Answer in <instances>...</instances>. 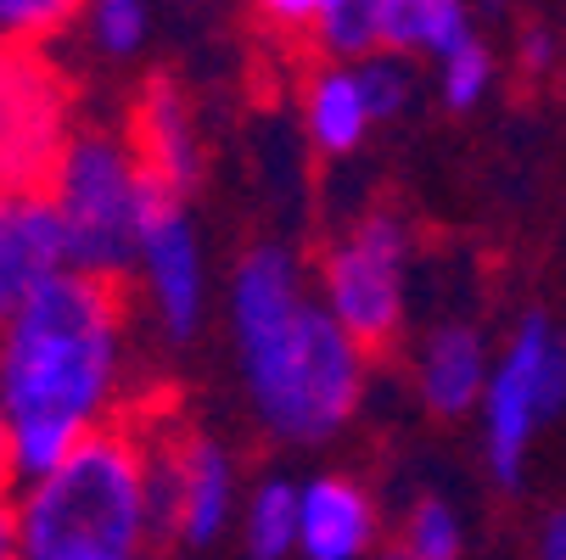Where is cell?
Returning a JSON list of instances; mask_svg holds the SVG:
<instances>
[{"mask_svg":"<svg viewBox=\"0 0 566 560\" xmlns=\"http://www.w3.org/2000/svg\"><path fill=\"white\" fill-rule=\"evenodd\" d=\"M538 426V392L533 376L522 364V353H505V364L489 381V465L500 488H522V465H527V443Z\"/></svg>","mask_w":566,"mask_h":560,"instance_id":"obj_13","label":"cell"},{"mask_svg":"<svg viewBox=\"0 0 566 560\" xmlns=\"http://www.w3.org/2000/svg\"><path fill=\"white\" fill-rule=\"evenodd\" d=\"M175 459H180V521H175V538L191 543V549H208L224 521H230V505H235V476H230V459L213 437H175Z\"/></svg>","mask_w":566,"mask_h":560,"instance_id":"obj_11","label":"cell"},{"mask_svg":"<svg viewBox=\"0 0 566 560\" xmlns=\"http://www.w3.org/2000/svg\"><path fill=\"white\" fill-rule=\"evenodd\" d=\"M326 7H332V0H259V12H264L270 23H281V29H303V23H314Z\"/></svg>","mask_w":566,"mask_h":560,"instance_id":"obj_23","label":"cell"},{"mask_svg":"<svg viewBox=\"0 0 566 560\" xmlns=\"http://www.w3.org/2000/svg\"><path fill=\"white\" fill-rule=\"evenodd\" d=\"M18 516V554L29 560H129L151 549L146 432L102 421L56 465L29 476Z\"/></svg>","mask_w":566,"mask_h":560,"instance_id":"obj_3","label":"cell"},{"mask_svg":"<svg viewBox=\"0 0 566 560\" xmlns=\"http://www.w3.org/2000/svg\"><path fill=\"white\" fill-rule=\"evenodd\" d=\"M140 275L151 292V308L164 319V331L186 342L202 326V258H197V235L180 208V197L157 202L146 219V242H140Z\"/></svg>","mask_w":566,"mask_h":560,"instance_id":"obj_8","label":"cell"},{"mask_svg":"<svg viewBox=\"0 0 566 560\" xmlns=\"http://www.w3.org/2000/svg\"><path fill=\"white\" fill-rule=\"evenodd\" d=\"M308 129L319 140V151H332V157H348L365 129H370V107H365V91H359V73H319L314 78V91H308Z\"/></svg>","mask_w":566,"mask_h":560,"instance_id":"obj_15","label":"cell"},{"mask_svg":"<svg viewBox=\"0 0 566 560\" xmlns=\"http://www.w3.org/2000/svg\"><path fill=\"white\" fill-rule=\"evenodd\" d=\"M18 554V516H12V499H0V560Z\"/></svg>","mask_w":566,"mask_h":560,"instance_id":"obj_26","label":"cell"},{"mask_svg":"<svg viewBox=\"0 0 566 560\" xmlns=\"http://www.w3.org/2000/svg\"><path fill=\"white\" fill-rule=\"evenodd\" d=\"M403 549H410L416 560H454L465 549L460 538V516L443 505V499H421L410 510V521H403Z\"/></svg>","mask_w":566,"mask_h":560,"instance_id":"obj_19","label":"cell"},{"mask_svg":"<svg viewBox=\"0 0 566 560\" xmlns=\"http://www.w3.org/2000/svg\"><path fill=\"white\" fill-rule=\"evenodd\" d=\"M18 483V459H12V432H7V404H0V499Z\"/></svg>","mask_w":566,"mask_h":560,"instance_id":"obj_24","label":"cell"},{"mask_svg":"<svg viewBox=\"0 0 566 560\" xmlns=\"http://www.w3.org/2000/svg\"><path fill=\"white\" fill-rule=\"evenodd\" d=\"M376 23H381V45L392 51H449L454 40H465V7L460 0H370Z\"/></svg>","mask_w":566,"mask_h":560,"instance_id":"obj_14","label":"cell"},{"mask_svg":"<svg viewBox=\"0 0 566 560\" xmlns=\"http://www.w3.org/2000/svg\"><path fill=\"white\" fill-rule=\"evenodd\" d=\"M489 73H494V62H489V51H482V40H454L449 51H443V102L449 107H476L482 102V91H489Z\"/></svg>","mask_w":566,"mask_h":560,"instance_id":"obj_21","label":"cell"},{"mask_svg":"<svg viewBox=\"0 0 566 560\" xmlns=\"http://www.w3.org/2000/svg\"><path fill=\"white\" fill-rule=\"evenodd\" d=\"M85 12L107 56H135L146 45V0H85Z\"/></svg>","mask_w":566,"mask_h":560,"instance_id":"obj_20","label":"cell"},{"mask_svg":"<svg viewBox=\"0 0 566 560\" xmlns=\"http://www.w3.org/2000/svg\"><path fill=\"white\" fill-rule=\"evenodd\" d=\"M230 319L241 376L270 432H281L286 443H326L354 421L365 348L332 308H314L303 297L286 247H253L241 258Z\"/></svg>","mask_w":566,"mask_h":560,"instance_id":"obj_2","label":"cell"},{"mask_svg":"<svg viewBox=\"0 0 566 560\" xmlns=\"http://www.w3.org/2000/svg\"><path fill=\"white\" fill-rule=\"evenodd\" d=\"M376 543V510L354 476H314L297 505V549L314 560H354Z\"/></svg>","mask_w":566,"mask_h":560,"instance_id":"obj_10","label":"cell"},{"mask_svg":"<svg viewBox=\"0 0 566 560\" xmlns=\"http://www.w3.org/2000/svg\"><path fill=\"white\" fill-rule=\"evenodd\" d=\"M403 270H410V235L392 213L359 219L326 253V308L354 331L359 348H387L398 337Z\"/></svg>","mask_w":566,"mask_h":560,"instance_id":"obj_6","label":"cell"},{"mask_svg":"<svg viewBox=\"0 0 566 560\" xmlns=\"http://www.w3.org/2000/svg\"><path fill=\"white\" fill-rule=\"evenodd\" d=\"M45 197L56 202V219L67 235V264L91 275H113V281L140 270L146 219L157 213V202H169V191L140 169L135 146L102 129L67 140Z\"/></svg>","mask_w":566,"mask_h":560,"instance_id":"obj_4","label":"cell"},{"mask_svg":"<svg viewBox=\"0 0 566 560\" xmlns=\"http://www.w3.org/2000/svg\"><path fill=\"white\" fill-rule=\"evenodd\" d=\"M124 370V281L56 270L0 326V404H7L18 483L56 465L85 432L113 421Z\"/></svg>","mask_w":566,"mask_h":560,"instance_id":"obj_1","label":"cell"},{"mask_svg":"<svg viewBox=\"0 0 566 560\" xmlns=\"http://www.w3.org/2000/svg\"><path fill=\"white\" fill-rule=\"evenodd\" d=\"M85 12V0H0V40H56Z\"/></svg>","mask_w":566,"mask_h":560,"instance_id":"obj_18","label":"cell"},{"mask_svg":"<svg viewBox=\"0 0 566 560\" xmlns=\"http://www.w3.org/2000/svg\"><path fill=\"white\" fill-rule=\"evenodd\" d=\"M416 376H421V398L432 415H449V421L465 415L489 392V348H482V331L476 326H438L421 342Z\"/></svg>","mask_w":566,"mask_h":560,"instance_id":"obj_12","label":"cell"},{"mask_svg":"<svg viewBox=\"0 0 566 560\" xmlns=\"http://www.w3.org/2000/svg\"><path fill=\"white\" fill-rule=\"evenodd\" d=\"M67 270V235L45 191H0V326Z\"/></svg>","mask_w":566,"mask_h":560,"instance_id":"obj_7","label":"cell"},{"mask_svg":"<svg viewBox=\"0 0 566 560\" xmlns=\"http://www.w3.org/2000/svg\"><path fill=\"white\" fill-rule=\"evenodd\" d=\"M73 140V85L40 40H0V191H45Z\"/></svg>","mask_w":566,"mask_h":560,"instance_id":"obj_5","label":"cell"},{"mask_svg":"<svg viewBox=\"0 0 566 560\" xmlns=\"http://www.w3.org/2000/svg\"><path fill=\"white\" fill-rule=\"evenodd\" d=\"M297 505H303V494L292 483H281V476H270L248 505V554H259V560L292 554L297 549Z\"/></svg>","mask_w":566,"mask_h":560,"instance_id":"obj_16","label":"cell"},{"mask_svg":"<svg viewBox=\"0 0 566 560\" xmlns=\"http://www.w3.org/2000/svg\"><path fill=\"white\" fill-rule=\"evenodd\" d=\"M314 29H319V45L332 56H370L381 45V23H376L370 0H332V7L314 18Z\"/></svg>","mask_w":566,"mask_h":560,"instance_id":"obj_17","label":"cell"},{"mask_svg":"<svg viewBox=\"0 0 566 560\" xmlns=\"http://www.w3.org/2000/svg\"><path fill=\"white\" fill-rule=\"evenodd\" d=\"M522 51H527V67H533V73H538V67H544V62H549V34H538V29H533V34H527V45H522Z\"/></svg>","mask_w":566,"mask_h":560,"instance_id":"obj_27","label":"cell"},{"mask_svg":"<svg viewBox=\"0 0 566 560\" xmlns=\"http://www.w3.org/2000/svg\"><path fill=\"white\" fill-rule=\"evenodd\" d=\"M359 91H365L370 118H392V113H403V102H410V67H403L398 56H370L359 67Z\"/></svg>","mask_w":566,"mask_h":560,"instance_id":"obj_22","label":"cell"},{"mask_svg":"<svg viewBox=\"0 0 566 560\" xmlns=\"http://www.w3.org/2000/svg\"><path fill=\"white\" fill-rule=\"evenodd\" d=\"M538 549H544L549 560H566V510H549V516H544V538H538Z\"/></svg>","mask_w":566,"mask_h":560,"instance_id":"obj_25","label":"cell"},{"mask_svg":"<svg viewBox=\"0 0 566 560\" xmlns=\"http://www.w3.org/2000/svg\"><path fill=\"white\" fill-rule=\"evenodd\" d=\"M129 146L140 157V169L169 197L186 202V191L202 180V146H197L191 107H186L175 78H164V73L146 78V91H140L135 113H129Z\"/></svg>","mask_w":566,"mask_h":560,"instance_id":"obj_9","label":"cell"}]
</instances>
